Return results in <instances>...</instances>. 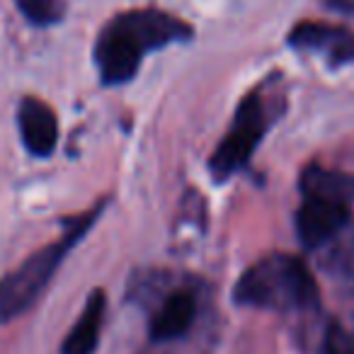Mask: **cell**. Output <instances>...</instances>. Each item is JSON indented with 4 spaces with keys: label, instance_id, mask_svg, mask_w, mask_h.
Returning a JSON list of instances; mask_svg holds the SVG:
<instances>
[{
    "label": "cell",
    "instance_id": "6da1fadb",
    "mask_svg": "<svg viewBox=\"0 0 354 354\" xmlns=\"http://www.w3.org/2000/svg\"><path fill=\"white\" fill-rule=\"evenodd\" d=\"M192 30L162 10H129L117 15L97 37L95 64L104 85H124L136 75L143 56L175 41L189 39Z\"/></svg>",
    "mask_w": 354,
    "mask_h": 354
},
{
    "label": "cell",
    "instance_id": "7a4b0ae2",
    "mask_svg": "<svg viewBox=\"0 0 354 354\" xmlns=\"http://www.w3.org/2000/svg\"><path fill=\"white\" fill-rule=\"evenodd\" d=\"M233 301L248 308L304 313L318 308V284L308 265L289 252H272L243 272Z\"/></svg>",
    "mask_w": 354,
    "mask_h": 354
},
{
    "label": "cell",
    "instance_id": "3957f363",
    "mask_svg": "<svg viewBox=\"0 0 354 354\" xmlns=\"http://www.w3.org/2000/svg\"><path fill=\"white\" fill-rule=\"evenodd\" d=\"M100 214H102V204L90 209L83 216H75L73 221H68L66 233L59 241L32 252L22 265H17L0 279V323H10V320L20 318L37 304V299L49 286L51 277L56 274L68 250L90 231Z\"/></svg>",
    "mask_w": 354,
    "mask_h": 354
},
{
    "label": "cell",
    "instance_id": "277c9868",
    "mask_svg": "<svg viewBox=\"0 0 354 354\" xmlns=\"http://www.w3.org/2000/svg\"><path fill=\"white\" fill-rule=\"evenodd\" d=\"M267 124H270V114H267L262 97L257 93L245 95L233 114L226 136L221 138L209 162L214 180H226L250 160L265 136Z\"/></svg>",
    "mask_w": 354,
    "mask_h": 354
},
{
    "label": "cell",
    "instance_id": "5b68a950",
    "mask_svg": "<svg viewBox=\"0 0 354 354\" xmlns=\"http://www.w3.org/2000/svg\"><path fill=\"white\" fill-rule=\"evenodd\" d=\"M352 207L323 202V199H304L296 214V233L301 243L310 250L325 248L339 236L352 221Z\"/></svg>",
    "mask_w": 354,
    "mask_h": 354
},
{
    "label": "cell",
    "instance_id": "8992f818",
    "mask_svg": "<svg viewBox=\"0 0 354 354\" xmlns=\"http://www.w3.org/2000/svg\"><path fill=\"white\" fill-rule=\"evenodd\" d=\"M289 44L299 51L323 54L330 66L354 61V32L330 22H299L289 32Z\"/></svg>",
    "mask_w": 354,
    "mask_h": 354
},
{
    "label": "cell",
    "instance_id": "52a82bcc",
    "mask_svg": "<svg viewBox=\"0 0 354 354\" xmlns=\"http://www.w3.org/2000/svg\"><path fill=\"white\" fill-rule=\"evenodd\" d=\"M17 124H20L22 143L32 156H51L59 141V119L49 104L37 97H25L17 109Z\"/></svg>",
    "mask_w": 354,
    "mask_h": 354
},
{
    "label": "cell",
    "instance_id": "ba28073f",
    "mask_svg": "<svg viewBox=\"0 0 354 354\" xmlns=\"http://www.w3.org/2000/svg\"><path fill=\"white\" fill-rule=\"evenodd\" d=\"M197 318V296L187 289L172 291L160 308L153 313L151 320V339L153 342H170L183 337L192 328Z\"/></svg>",
    "mask_w": 354,
    "mask_h": 354
},
{
    "label": "cell",
    "instance_id": "9c48e42d",
    "mask_svg": "<svg viewBox=\"0 0 354 354\" xmlns=\"http://www.w3.org/2000/svg\"><path fill=\"white\" fill-rule=\"evenodd\" d=\"M301 192H304V199H323V202L352 207L354 175L342 170H330V167L313 162L301 175Z\"/></svg>",
    "mask_w": 354,
    "mask_h": 354
},
{
    "label": "cell",
    "instance_id": "30bf717a",
    "mask_svg": "<svg viewBox=\"0 0 354 354\" xmlns=\"http://www.w3.org/2000/svg\"><path fill=\"white\" fill-rule=\"evenodd\" d=\"M104 308H107V299L104 291L95 289L90 299L85 301L83 313L78 315L75 325L68 330L64 344H61V354H93L100 342V333H102L104 323Z\"/></svg>",
    "mask_w": 354,
    "mask_h": 354
},
{
    "label": "cell",
    "instance_id": "8fae6325",
    "mask_svg": "<svg viewBox=\"0 0 354 354\" xmlns=\"http://www.w3.org/2000/svg\"><path fill=\"white\" fill-rule=\"evenodd\" d=\"M344 233H347V228L335 241H330L335 245L325 257V267H328V272L335 279L342 281L347 289L354 291V233L352 236H344Z\"/></svg>",
    "mask_w": 354,
    "mask_h": 354
},
{
    "label": "cell",
    "instance_id": "7c38bea8",
    "mask_svg": "<svg viewBox=\"0 0 354 354\" xmlns=\"http://www.w3.org/2000/svg\"><path fill=\"white\" fill-rule=\"evenodd\" d=\"M320 354H354V320H333L325 330Z\"/></svg>",
    "mask_w": 354,
    "mask_h": 354
},
{
    "label": "cell",
    "instance_id": "4fadbf2b",
    "mask_svg": "<svg viewBox=\"0 0 354 354\" xmlns=\"http://www.w3.org/2000/svg\"><path fill=\"white\" fill-rule=\"evenodd\" d=\"M17 8L35 25H51L61 17L59 0H17Z\"/></svg>",
    "mask_w": 354,
    "mask_h": 354
},
{
    "label": "cell",
    "instance_id": "5bb4252c",
    "mask_svg": "<svg viewBox=\"0 0 354 354\" xmlns=\"http://www.w3.org/2000/svg\"><path fill=\"white\" fill-rule=\"evenodd\" d=\"M328 3L342 12H354V0H328Z\"/></svg>",
    "mask_w": 354,
    "mask_h": 354
}]
</instances>
